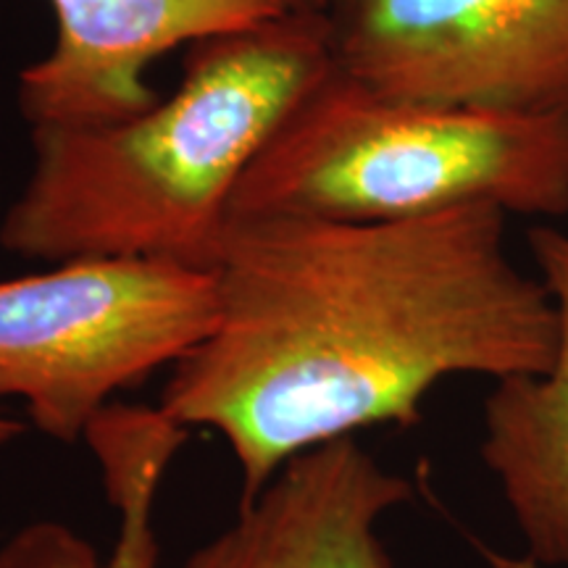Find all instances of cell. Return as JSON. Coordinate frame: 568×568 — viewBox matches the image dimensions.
I'll use <instances>...</instances> for the list:
<instances>
[{
    "instance_id": "6da1fadb",
    "label": "cell",
    "mask_w": 568,
    "mask_h": 568,
    "mask_svg": "<svg viewBox=\"0 0 568 568\" xmlns=\"http://www.w3.org/2000/svg\"><path fill=\"white\" fill-rule=\"evenodd\" d=\"M506 213L403 222H230L211 272L216 324L172 366L161 410L230 445L253 500L318 445L414 426L453 376L548 372L556 305L516 264Z\"/></svg>"
},
{
    "instance_id": "7a4b0ae2",
    "label": "cell",
    "mask_w": 568,
    "mask_h": 568,
    "mask_svg": "<svg viewBox=\"0 0 568 568\" xmlns=\"http://www.w3.org/2000/svg\"><path fill=\"white\" fill-rule=\"evenodd\" d=\"M332 67L324 13L284 11L190 45L172 95L124 122L30 130L32 169L0 247L48 264L124 255L211 268L247 169Z\"/></svg>"
},
{
    "instance_id": "3957f363",
    "label": "cell",
    "mask_w": 568,
    "mask_h": 568,
    "mask_svg": "<svg viewBox=\"0 0 568 568\" xmlns=\"http://www.w3.org/2000/svg\"><path fill=\"white\" fill-rule=\"evenodd\" d=\"M479 205L568 216V113L400 101L335 63L247 169L230 222H403Z\"/></svg>"
},
{
    "instance_id": "277c9868",
    "label": "cell",
    "mask_w": 568,
    "mask_h": 568,
    "mask_svg": "<svg viewBox=\"0 0 568 568\" xmlns=\"http://www.w3.org/2000/svg\"><path fill=\"white\" fill-rule=\"evenodd\" d=\"M211 268L166 258H71L0 282V400L17 397L45 437L74 445L111 397L209 337Z\"/></svg>"
},
{
    "instance_id": "5b68a950",
    "label": "cell",
    "mask_w": 568,
    "mask_h": 568,
    "mask_svg": "<svg viewBox=\"0 0 568 568\" xmlns=\"http://www.w3.org/2000/svg\"><path fill=\"white\" fill-rule=\"evenodd\" d=\"M337 69L387 98L568 113V0H326Z\"/></svg>"
},
{
    "instance_id": "8992f818",
    "label": "cell",
    "mask_w": 568,
    "mask_h": 568,
    "mask_svg": "<svg viewBox=\"0 0 568 568\" xmlns=\"http://www.w3.org/2000/svg\"><path fill=\"white\" fill-rule=\"evenodd\" d=\"M51 51L21 69L30 130L124 122L159 101L148 71L182 45L284 13L280 0H48Z\"/></svg>"
},
{
    "instance_id": "52a82bcc",
    "label": "cell",
    "mask_w": 568,
    "mask_h": 568,
    "mask_svg": "<svg viewBox=\"0 0 568 568\" xmlns=\"http://www.w3.org/2000/svg\"><path fill=\"white\" fill-rule=\"evenodd\" d=\"M414 495L353 437L287 460L182 568H395L379 524Z\"/></svg>"
},
{
    "instance_id": "ba28073f",
    "label": "cell",
    "mask_w": 568,
    "mask_h": 568,
    "mask_svg": "<svg viewBox=\"0 0 568 568\" xmlns=\"http://www.w3.org/2000/svg\"><path fill=\"white\" fill-rule=\"evenodd\" d=\"M537 274L556 305L548 372L497 379L481 422V460L500 487L535 566L568 568V232H529Z\"/></svg>"
},
{
    "instance_id": "9c48e42d",
    "label": "cell",
    "mask_w": 568,
    "mask_h": 568,
    "mask_svg": "<svg viewBox=\"0 0 568 568\" xmlns=\"http://www.w3.org/2000/svg\"><path fill=\"white\" fill-rule=\"evenodd\" d=\"M187 439L161 408L109 406L84 443L101 466L105 495L116 510V539L105 560L61 524L19 531L0 550V568H159L155 503L169 466Z\"/></svg>"
},
{
    "instance_id": "30bf717a",
    "label": "cell",
    "mask_w": 568,
    "mask_h": 568,
    "mask_svg": "<svg viewBox=\"0 0 568 568\" xmlns=\"http://www.w3.org/2000/svg\"><path fill=\"white\" fill-rule=\"evenodd\" d=\"M21 432H24V426H21L19 422H11L9 416L0 414V447L11 445L13 439L21 437Z\"/></svg>"
},
{
    "instance_id": "8fae6325",
    "label": "cell",
    "mask_w": 568,
    "mask_h": 568,
    "mask_svg": "<svg viewBox=\"0 0 568 568\" xmlns=\"http://www.w3.org/2000/svg\"><path fill=\"white\" fill-rule=\"evenodd\" d=\"M287 11H301V13H324L326 0H280Z\"/></svg>"
},
{
    "instance_id": "7c38bea8",
    "label": "cell",
    "mask_w": 568,
    "mask_h": 568,
    "mask_svg": "<svg viewBox=\"0 0 568 568\" xmlns=\"http://www.w3.org/2000/svg\"><path fill=\"white\" fill-rule=\"evenodd\" d=\"M495 568H537L531 560H503V564H497Z\"/></svg>"
}]
</instances>
